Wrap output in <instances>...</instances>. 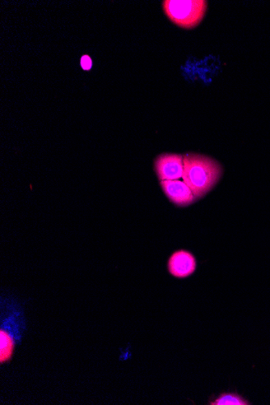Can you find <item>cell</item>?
Wrapping results in <instances>:
<instances>
[{"label": "cell", "mask_w": 270, "mask_h": 405, "mask_svg": "<svg viewBox=\"0 0 270 405\" xmlns=\"http://www.w3.org/2000/svg\"><path fill=\"white\" fill-rule=\"evenodd\" d=\"M184 156V183L201 199L215 188L222 178V167L213 158L201 154L187 153Z\"/></svg>", "instance_id": "1"}, {"label": "cell", "mask_w": 270, "mask_h": 405, "mask_svg": "<svg viewBox=\"0 0 270 405\" xmlns=\"http://www.w3.org/2000/svg\"><path fill=\"white\" fill-rule=\"evenodd\" d=\"M165 15L174 24L185 30L194 29L202 22L207 10L204 0H165Z\"/></svg>", "instance_id": "2"}, {"label": "cell", "mask_w": 270, "mask_h": 405, "mask_svg": "<svg viewBox=\"0 0 270 405\" xmlns=\"http://www.w3.org/2000/svg\"><path fill=\"white\" fill-rule=\"evenodd\" d=\"M154 169H155L158 179L160 181L183 178L184 156L179 155V154H161L154 161Z\"/></svg>", "instance_id": "3"}, {"label": "cell", "mask_w": 270, "mask_h": 405, "mask_svg": "<svg viewBox=\"0 0 270 405\" xmlns=\"http://www.w3.org/2000/svg\"><path fill=\"white\" fill-rule=\"evenodd\" d=\"M160 185L166 197L176 207H188L198 201L192 190L184 181L163 180Z\"/></svg>", "instance_id": "4"}, {"label": "cell", "mask_w": 270, "mask_h": 405, "mask_svg": "<svg viewBox=\"0 0 270 405\" xmlns=\"http://www.w3.org/2000/svg\"><path fill=\"white\" fill-rule=\"evenodd\" d=\"M167 269L172 276L178 278H188L196 270L197 260L189 251L178 250L172 254L167 262Z\"/></svg>", "instance_id": "5"}, {"label": "cell", "mask_w": 270, "mask_h": 405, "mask_svg": "<svg viewBox=\"0 0 270 405\" xmlns=\"http://www.w3.org/2000/svg\"><path fill=\"white\" fill-rule=\"evenodd\" d=\"M0 362L3 363L10 360L15 346L11 335L3 329L0 331Z\"/></svg>", "instance_id": "6"}, {"label": "cell", "mask_w": 270, "mask_h": 405, "mask_svg": "<svg viewBox=\"0 0 270 405\" xmlns=\"http://www.w3.org/2000/svg\"><path fill=\"white\" fill-rule=\"evenodd\" d=\"M211 405H250L249 400L236 393H225L209 402Z\"/></svg>", "instance_id": "7"}, {"label": "cell", "mask_w": 270, "mask_h": 405, "mask_svg": "<svg viewBox=\"0 0 270 405\" xmlns=\"http://www.w3.org/2000/svg\"><path fill=\"white\" fill-rule=\"evenodd\" d=\"M81 68L85 71L90 70L92 66V59L88 55H83L81 61Z\"/></svg>", "instance_id": "8"}]
</instances>
